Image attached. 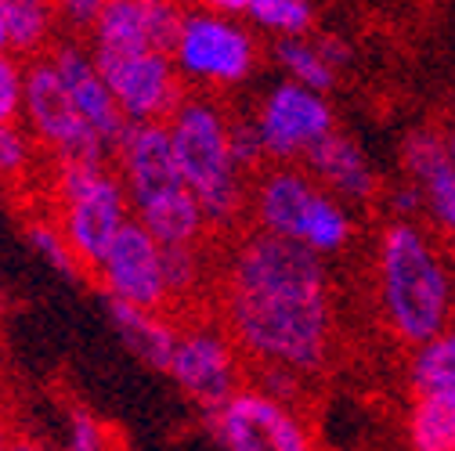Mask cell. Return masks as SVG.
<instances>
[{"label": "cell", "instance_id": "1f68e13d", "mask_svg": "<svg viewBox=\"0 0 455 451\" xmlns=\"http://www.w3.org/2000/svg\"><path fill=\"white\" fill-rule=\"evenodd\" d=\"M0 451H51L40 437H29V433H12L8 437V444L0 447Z\"/></svg>", "mask_w": 455, "mask_h": 451}, {"label": "cell", "instance_id": "d6a6232c", "mask_svg": "<svg viewBox=\"0 0 455 451\" xmlns=\"http://www.w3.org/2000/svg\"><path fill=\"white\" fill-rule=\"evenodd\" d=\"M12 437V419H8V408H4V398H0V447L8 444Z\"/></svg>", "mask_w": 455, "mask_h": 451}, {"label": "cell", "instance_id": "e575fe53", "mask_svg": "<svg viewBox=\"0 0 455 451\" xmlns=\"http://www.w3.org/2000/svg\"><path fill=\"white\" fill-rule=\"evenodd\" d=\"M448 155H451V162H455V131L448 134Z\"/></svg>", "mask_w": 455, "mask_h": 451}, {"label": "cell", "instance_id": "30bf717a", "mask_svg": "<svg viewBox=\"0 0 455 451\" xmlns=\"http://www.w3.org/2000/svg\"><path fill=\"white\" fill-rule=\"evenodd\" d=\"M250 120L257 127L264 159L275 166L304 162L336 131L332 101L325 94H315L290 80L271 83L264 91V98L257 101Z\"/></svg>", "mask_w": 455, "mask_h": 451}, {"label": "cell", "instance_id": "7c38bea8", "mask_svg": "<svg viewBox=\"0 0 455 451\" xmlns=\"http://www.w3.org/2000/svg\"><path fill=\"white\" fill-rule=\"evenodd\" d=\"M91 59L131 127L166 123L188 94L174 62H170V54L163 51H127V54L91 51Z\"/></svg>", "mask_w": 455, "mask_h": 451}, {"label": "cell", "instance_id": "836d02e7", "mask_svg": "<svg viewBox=\"0 0 455 451\" xmlns=\"http://www.w3.org/2000/svg\"><path fill=\"white\" fill-rule=\"evenodd\" d=\"M0 54H8V22H4V0H0Z\"/></svg>", "mask_w": 455, "mask_h": 451}, {"label": "cell", "instance_id": "3957f363", "mask_svg": "<svg viewBox=\"0 0 455 451\" xmlns=\"http://www.w3.org/2000/svg\"><path fill=\"white\" fill-rule=\"evenodd\" d=\"M232 112L210 94H185L163 127L170 134L178 174L196 195L206 232H232L250 217V178L239 174L228 148Z\"/></svg>", "mask_w": 455, "mask_h": 451}, {"label": "cell", "instance_id": "d590c367", "mask_svg": "<svg viewBox=\"0 0 455 451\" xmlns=\"http://www.w3.org/2000/svg\"><path fill=\"white\" fill-rule=\"evenodd\" d=\"M0 311H4V289H0Z\"/></svg>", "mask_w": 455, "mask_h": 451}, {"label": "cell", "instance_id": "52a82bcc", "mask_svg": "<svg viewBox=\"0 0 455 451\" xmlns=\"http://www.w3.org/2000/svg\"><path fill=\"white\" fill-rule=\"evenodd\" d=\"M170 62H174L185 91L217 98L220 91H232L257 73L260 47L243 19H228L210 4H199L185 8Z\"/></svg>", "mask_w": 455, "mask_h": 451}, {"label": "cell", "instance_id": "7402d4cb", "mask_svg": "<svg viewBox=\"0 0 455 451\" xmlns=\"http://www.w3.org/2000/svg\"><path fill=\"white\" fill-rule=\"evenodd\" d=\"M275 66L282 69V80H290L297 87H307L315 94H325L336 87L339 73L325 62V54L318 51L315 36H300V40H275V51H271Z\"/></svg>", "mask_w": 455, "mask_h": 451}, {"label": "cell", "instance_id": "277c9868", "mask_svg": "<svg viewBox=\"0 0 455 451\" xmlns=\"http://www.w3.org/2000/svg\"><path fill=\"white\" fill-rule=\"evenodd\" d=\"M112 170L124 181L131 217L166 249H192L206 239V220L196 195L185 188L170 134L163 123L127 127L112 152Z\"/></svg>", "mask_w": 455, "mask_h": 451}, {"label": "cell", "instance_id": "83f0119b", "mask_svg": "<svg viewBox=\"0 0 455 451\" xmlns=\"http://www.w3.org/2000/svg\"><path fill=\"white\" fill-rule=\"evenodd\" d=\"M228 148H232V162L239 166L243 178H257L264 170V148H260V138H257V127L250 116H232L228 123Z\"/></svg>", "mask_w": 455, "mask_h": 451}, {"label": "cell", "instance_id": "5b68a950", "mask_svg": "<svg viewBox=\"0 0 455 451\" xmlns=\"http://www.w3.org/2000/svg\"><path fill=\"white\" fill-rule=\"evenodd\" d=\"M253 232L275 235L332 260L355 242V210L332 199L304 166H267L250 181Z\"/></svg>", "mask_w": 455, "mask_h": 451}, {"label": "cell", "instance_id": "4fadbf2b", "mask_svg": "<svg viewBox=\"0 0 455 451\" xmlns=\"http://www.w3.org/2000/svg\"><path fill=\"white\" fill-rule=\"evenodd\" d=\"M91 274L98 278L105 300L156 311V314L170 311L166 281H163V246L138 220H131L116 235V242L105 249V257L98 260V267Z\"/></svg>", "mask_w": 455, "mask_h": 451}, {"label": "cell", "instance_id": "603a6c76", "mask_svg": "<svg viewBox=\"0 0 455 451\" xmlns=\"http://www.w3.org/2000/svg\"><path fill=\"white\" fill-rule=\"evenodd\" d=\"M405 437L412 451H455V405L441 398H412Z\"/></svg>", "mask_w": 455, "mask_h": 451}, {"label": "cell", "instance_id": "8992f818", "mask_svg": "<svg viewBox=\"0 0 455 451\" xmlns=\"http://www.w3.org/2000/svg\"><path fill=\"white\" fill-rule=\"evenodd\" d=\"M54 206L51 220L59 224L69 249L91 274L105 249L134 220L124 181L112 166H54Z\"/></svg>", "mask_w": 455, "mask_h": 451}, {"label": "cell", "instance_id": "e0dca14e", "mask_svg": "<svg viewBox=\"0 0 455 451\" xmlns=\"http://www.w3.org/2000/svg\"><path fill=\"white\" fill-rule=\"evenodd\" d=\"M304 170L344 206H369L383 188V181L376 174L372 159L365 155V148L344 131H332L304 159Z\"/></svg>", "mask_w": 455, "mask_h": 451}, {"label": "cell", "instance_id": "d6986e66", "mask_svg": "<svg viewBox=\"0 0 455 451\" xmlns=\"http://www.w3.org/2000/svg\"><path fill=\"white\" fill-rule=\"evenodd\" d=\"M4 22H8V54L22 66L47 59V51L62 40L54 4H44V0H4Z\"/></svg>", "mask_w": 455, "mask_h": 451}, {"label": "cell", "instance_id": "ac0fdd59", "mask_svg": "<svg viewBox=\"0 0 455 451\" xmlns=\"http://www.w3.org/2000/svg\"><path fill=\"white\" fill-rule=\"evenodd\" d=\"M105 318L116 332V340L152 372H166L170 365V354H174V344H178V325L170 321L166 314H156V311H141V307H127V304H116V300H105Z\"/></svg>", "mask_w": 455, "mask_h": 451}, {"label": "cell", "instance_id": "f1b7e54d", "mask_svg": "<svg viewBox=\"0 0 455 451\" xmlns=\"http://www.w3.org/2000/svg\"><path fill=\"white\" fill-rule=\"evenodd\" d=\"M26 66L12 54H0V123H22Z\"/></svg>", "mask_w": 455, "mask_h": 451}, {"label": "cell", "instance_id": "d4e9b609", "mask_svg": "<svg viewBox=\"0 0 455 451\" xmlns=\"http://www.w3.org/2000/svg\"><path fill=\"white\" fill-rule=\"evenodd\" d=\"M163 281L170 307H181L203 293V257L199 246L192 249H166L163 246Z\"/></svg>", "mask_w": 455, "mask_h": 451}, {"label": "cell", "instance_id": "cb8c5ba5", "mask_svg": "<svg viewBox=\"0 0 455 451\" xmlns=\"http://www.w3.org/2000/svg\"><path fill=\"white\" fill-rule=\"evenodd\" d=\"M26 242H29V249H33L51 271H59V274H66V278H73V281H80V278L87 274L84 264L76 260V253L69 249L66 235L59 232V224H54L51 217H29V220H26Z\"/></svg>", "mask_w": 455, "mask_h": 451}, {"label": "cell", "instance_id": "4dcf8cb0", "mask_svg": "<svg viewBox=\"0 0 455 451\" xmlns=\"http://www.w3.org/2000/svg\"><path fill=\"white\" fill-rule=\"evenodd\" d=\"M315 44H318V51L325 54V62L339 73V69H344L347 62H351V44L344 40V36H332V33H318L315 36Z\"/></svg>", "mask_w": 455, "mask_h": 451}, {"label": "cell", "instance_id": "5bb4252c", "mask_svg": "<svg viewBox=\"0 0 455 451\" xmlns=\"http://www.w3.org/2000/svg\"><path fill=\"white\" fill-rule=\"evenodd\" d=\"M181 19L185 8L166 4V0H105L101 15L84 44L94 54H127V51L170 54Z\"/></svg>", "mask_w": 455, "mask_h": 451}, {"label": "cell", "instance_id": "8fae6325", "mask_svg": "<svg viewBox=\"0 0 455 451\" xmlns=\"http://www.w3.org/2000/svg\"><path fill=\"white\" fill-rule=\"evenodd\" d=\"M206 426L220 451H318L297 405L271 398L253 383H246L228 405L210 412Z\"/></svg>", "mask_w": 455, "mask_h": 451}, {"label": "cell", "instance_id": "6da1fadb", "mask_svg": "<svg viewBox=\"0 0 455 451\" xmlns=\"http://www.w3.org/2000/svg\"><path fill=\"white\" fill-rule=\"evenodd\" d=\"M220 328L260 372L318 376L336 344L329 260L264 232H243L217 278Z\"/></svg>", "mask_w": 455, "mask_h": 451}, {"label": "cell", "instance_id": "4316f807", "mask_svg": "<svg viewBox=\"0 0 455 451\" xmlns=\"http://www.w3.org/2000/svg\"><path fill=\"white\" fill-rule=\"evenodd\" d=\"M108 447H112V433L91 408L76 405V408L66 412L62 451H108Z\"/></svg>", "mask_w": 455, "mask_h": 451}, {"label": "cell", "instance_id": "484cf974", "mask_svg": "<svg viewBox=\"0 0 455 451\" xmlns=\"http://www.w3.org/2000/svg\"><path fill=\"white\" fill-rule=\"evenodd\" d=\"M36 145L26 134L22 123H0V181L4 185H26L36 162Z\"/></svg>", "mask_w": 455, "mask_h": 451}, {"label": "cell", "instance_id": "f546056e", "mask_svg": "<svg viewBox=\"0 0 455 451\" xmlns=\"http://www.w3.org/2000/svg\"><path fill=\"white\" fill-rule=\"evenodd\" d=\"M387 206H390V220H412V224H423V192L405 181V185H397L390 195H387Z\"/></svg>", "mask_w": 455, "mask_h": 451}, {"label": "cell", "instance_id": "44dd1931", "mask_svg": "<svg viewBox=\"0 0 455 451\" xmlns=\"http://www.w3.org/2000/svg\"><path fill=\"white\" fill-rule=\"evenodd\" d=\"M239 19L250 29L267 33L271 40L315 36V26H318V12L307 0H243Z\"/></svg>", "mask_w": 455, "mask_h": 451}, {"label": "cell", "instance_id": "9a60e30c", "mask_svg": "<svg viewBox=\"0 0 455 451\" xmlns=\"http://www.w3.org/2000/svg\"><path fill=\"white\" fill-rule=\"evenodd\" d=\"M47 62L54 66V73H59V80L66 83L76 112L87 120V127L105 141L108 152H116V145L124 141L127 134V120H124V112L116 105V98H112V91L105 87L94 59H91V51L87 44L80 40H59L51 51H47Z\"/></svg>", "mask_w": 455, "mask_h": 451}, {"label": "cell", "instance_id": "9c48e42d", "mask_svg": "<svg viewBox=\"0 0 455 451\" xmlns=\"http://www.w3.org/2000/svg\"><path fill=\"white\" fill-rule=\"evenodd\" d=\"M246 358L232 344L220 321H192L178 325V344L170 354L166 376L185 398L206 415L228 405L246 386Z\"/></svg>", "mask_w": 455, "mask_h": 451}, {"label": "cell", "instance_id": "7a4b0ae2", "mask_svg": "<svg viewBox=\"0 0 455 451\" xmlns=\"http://www.w3.org/2000/svg\"><path fill=\"white\" fill-rule=\"evenodd\" d=\"M376 297L394 340L412 351L455 321V264L427 224L387 220L376 239Z\"/></svg>", "mask_w": 455, "mask_h": 451}, {"label": "cell", "instance_id": "ffe728a7", "mask_svg": "<svg viewBox=\"0 0 455 451\" xmlns=\"http://www.w3.org/2000/svg\"><path fill=\"white\" fill-rule=\"evenodd\" d=\"M409 386L416 398H441L455 405V321L412 351Z\"/></svg>", "mask_w": 455, "mask_h": 451}, {"label": "cell", "instance_id": "ba28073f", "mask_svg": "<svg viewBox=\"0 0 455 451\" xmlns=\"http://www.w3.org/2000/svg\"><path fill=\"white\" fill-rule=\"evenodd\" d=\"M22 123L54 166H112V152L76 112L66 83L47 59L26 62Z\"/></svg>", "mask_w": 455, "mask_h": 451}, {"label": "cell", "instance_id": "2e32d148", "mask_svg": "<svg viewBox=\"0 0 455 451\" xmlns=\"http://www.w3.org/2000/svg\"><path fill=\"white\" fill-rule=\"evenodd\" d=\"M402 170L423 192V220L455 242V162L448 155V134L419 127L402 141Z\"/></svg>", "mask_w": 455, "mask_h": 451}, {"label": "cell", "instance_id": "8d00e7d4", "mask_svg": "<svg viewBox=\"0 0 455 451\" xmlns=\"http://www.w3.org/2000/svg\"><path fill=\"white\" fill-rule=\"evenodd\" d=\"M451 264H455V253H451Z\"/></svg>", "mask_w": 455, "mask_h": 451}]
</instances>
